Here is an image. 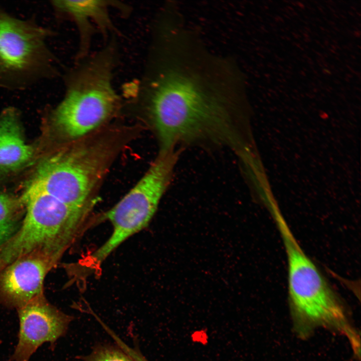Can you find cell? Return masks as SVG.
Wrapping results in <instances>:
<instances>
[{"instance_id":"277c9868","label":"cell","mask_w":361,"mask_h":361,"mask_svg":"<svg viewBox=\"0 0 361 361\" xmlns=\"http://www.w3.org/2000/svg\"><path fill=\"white\" fill-rule=\"evenodd\" d=\"M26 212L14 236L0 248V272L20 257L47 249L61 256L84 219L88 207L68 206L42 192L26 189Z\"/></svg>"},{"instance_id":"7c38bea8","label":"cell","mask_w":361,"mask_h":361,"mask_svg":"<svg viewBox=\"0 0 361 361\" xmlns=\"http://www.w3.org/2000/svg\"><path fill=\"white\" fill-rule=\"evenodd\" d=\"M25 204L19 198L0 192V248L16 233L24 217Z\"/></svg>"},{"instance_id":"3957f363","label":"cell","mask_w":361,"mask_h":361,"mask_svg":"<svg viewBox=\"0 0 361 361\" xmlns=\"http://www.w3.org/2000/svg\"><path fill=\"white\" fill-rule=\"evenodd\" d=\"M272 214L287 255L289 304L295 332L301 338L319 327L346 332L350 322L344 305L301 249L279 211Z\"/></svg>"},{"instance_id":"5bb4252c","label":"cell","mask_w":361,"mask_h":361,"mask_svg":"<svg viewBox=\"0 0 361 361\" xmlns=\"http://www.w3.org/2000/svg\"><path fill=\"white\" fill-rule=\"evenodd\" d=\"M145 361H148V360H145Z\"/></svg>"},{"instance_id":"8992f818","label":"cell","mask_w":361,"mask_h":361,"mask_svg":"<svg viewBox=\"0 0 361 361\" xmlns=\"http://www.w3.org/2000/svg\"><path fill=\"white\" fill-rule=\"evenodd\" d=\"M181 152L180 149L160 152L136 185L105 214L113 231L91 256L95 263H100L127 239L148 225L171 181Z\"/></svg>"},{"instance_id":"30bf717a","label":"cell","mask_w":361,"mask_h":361,"mask_svg":"<svg viewBox=\"0 0 361 361\" xmlns=\"http://www.w3.org/2000/svg\"><path fill=\"white\" fill-rule=\"evenodd\" d=\"M51 6L57 16L72 21L76 27L79 44L76 61L89 55L92 38L97 32L104 38L118 33L110 15L112 8L128 13V7L112 1H52Z\"/></svg>"},{"instance_id":"7a4b0ae2","label":"cell","mask_w":361,"mask_h":361,"mask_svg":"<svg viewBox=\"0 0 361 361\" xmlns=\"http://www.w3.org/2000/svg\"><path fill=\"white\" fill-rule=\"evenodd\" d=\"M119 59L116 38L112 37L103 48L76 61L65 73L64 96L52 116L66 137H82L116 111L121 99L113 81Z\"/></svg>"},{"instance_id":"6da1fadb","label":"cell","mask_w":361,"mask_h":361,"mask_svg":"<svg viewBox=\"0 0 361 361\" xmlns=\"http://www.w3.org/2000/svg\"><path fill=\"white\" fill-rule=\"evenodd\" d=\"M152 32L143 72L124 86L123 96L142 103L160 152L191 145L240 153L246 144L237 63L210 51L184 23H166Z\"/></svg>"},{"instance_id":"4fadbf2b","label":"cell","mask_w":361,"mask_h":361,"mask_svg":"<svg viewBox=\"0 0 361 361\" xmlns=\"http://www.w3.org/2000/svg\"><path fill=\"white\" fill-rule=\"evenodd\" d=\"M85 361H135L125 350L111 345H99L95 347Z\"/></svg>"},{"instance_id":"5b68a950","label":"cell","mask_w":361,"mask_h":361,"mask_svg":"<svg viewBox=\"0 0 361 361\" xmlns=\"http://www.w3.org/2000/svg\"><path fill=\"white\" fill-rule=\"evenodd\" d=\"M54 32L0 8V87L22 90L60 74L47 41Z\"/></svg>"},{"instance_id":"8fae6325","label":"cell","mask_w":361,"mask_h":361,"mask_svg":"<svg viewBox=\"0 0 361 361\" xmlns=\"http://www.w3.org/2000/svg\"><path fill=\"white\" fill-rule=\"evenodd\" d=\"M34 154L24 140L16 109L8 108L0 115V172L16 171L27 164Z\"/></svg>"},{"instance_id":"ba28073f","label":"cell","mask_w":361,"mask_h":361,"mask_svg":"<svg viewBox=\"0 0 361 361\" xmlns=\"http://www.w3.org/2000/svg\"><path fill=\"white\" fill-rule=\"evenodd\" d=\"M60 256L39 249L18 258L0 272V303L18 309L44 294L45 278Z\"/></svg>"},{"instance_id":"52a82bcc","label":"cell","mask_w":361,"mask_h":361,"mask_svg":"<svg viewBox=\"0 0 361 361\" xmlns=\"http://www.w3.org/2000/svg\"><path fill=\"white\" fill-rule=\"evenodd\" d=\"M104 152L97 146L80 145L55 153L40 162L27 189L71 207H87L103 172Z\"/></svg>"},{"instance_id":"9c48e42d","label":"cell","mask_w":361,"mask_h":361,"mask_svg":"<svg viewBox=\"0 0 361 361\" xmlns=\"http://www.w3.org/2000/svg\"><path fill=\"white\" fill-rule=\"evenodd\" d=\"M18 341L12 361H29L44 343H53L63 336L72 317L51 304L42 294L17 309Z\"/></svg>"}]
</instances>
